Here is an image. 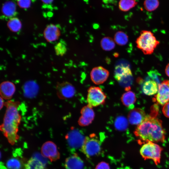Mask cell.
I'll use <instances>...</instances> for the list:
<instances>
[{"mask_svg": "<svg viewBox=\"0 0 169 169\" xmlns=\"http://www.w3.org/2000/svg\"><path fill=\"white\" fill-rule=\"evenodd\" d=\"M65 137L69 146L74 148L81 147L85 138L78 131L75 129L70 131Z\"/></svg>", "mask_w": 169, "mask_h": 169, "instance_id": "obj_11", "label": "cell"}, {"mask_svg": "<svg viewBox=\"0 0 169 169\" xmlns=\"http://www.w3.org/2000/svg\"><path fill=\"white\" fill-rule=\"evenodd\" d=\"M106 98V95L100 87L92 86L88 89L87 101L89 106L92 108L103 105Z\"/></svg>", "mask_w": 169, "mask_h": 169, "instance_id": "obj_6", "label": "cell"}, {"mask_svg": "<svg viewBox=\"0 0 169 169\" xmlns=\"http://www.w3.org/2000/svg\"><path fill=\"white\" fill-rule=\"evenodd\" d=\"M95 169H110V167L107 163L102 161L97 165Z\"/></svg>", "mask_w": 169, "mask_h": 169, "instance_id": "obj_34", "label": "cell"}, {"mask_svg": "<svg viewBox=\"0 0 169 169\" xmlns=\"http://www.w3.org/2000/svg\"><path fill=\"white\" fill-rule=\"evenodd\" d=\"M136 43L137 47L145 55L152 54L160 44L152 32L146 30L141 31Z\"/></svg>", "mask_w": 169, "mask_h": 169, "instance_id": "obj_3", "label": "cell"}, {"mask_svg": "<svg viewBox=\"0 0 169 169\" xmlns=\"http://www.w3.org/2000/svg\"><path fill=\"white\" fill-rule=\"evenodd\" d=\"M120 169H131L128 166H126L124 168H121Z\"/></svg>", "mask_w": 169, "mask_h": 169, "instance_id": "obj_39", "label": "cell"}, {"mask_svg": "<svg viewBox=\"0 0 169 169\" xmlns=\"http://www.w3.org/2000/svg\"><path fill=\"white\" fill-rule=\"evenodd\" d=\"M56 89L57 95L60 99L72 98L75 93V90L74 86L68 82L58 83Z\"/></svg>", "mask_w": 169, "mask_h": 169, "instance_id": "obj_7", "label": "cell"}, {"mask_svg": "<svg viewBox=\"0 0 169 169\" xmlns=\"http://www.w3.org/2000/svg\"><path fill=\"white\" fill-rule=\"evenodd\" d=\"M137 3L135 0H121L119 2V7L121 11L126 12L135 7Z\"/></svg>", "mask_w": 169, "mask_h": 169, "instance_id": "obj_24", "label": "cell"}, {"mask_svg": "<svg viewBox=\"0 0 169 169\" xmlns=\"http://www.w3.org/2000/svg\"><path fill=\"white\" fill-rule=\"evenodd\" d=\"M155 100L161 105L169 101V80H164L158 85V93L155 96Z\"/></svg>", "mask_w": 169, "mask_h": 169, "instance_id": "obj_9", "label": "cell"}, {"mask_svg": "<svg viewBox=\"0 0 169 169\" xmlns=\"http://www.w3.org/2000/svg\"><path fill=\"white\" fill-rule=\"evenodd\" d=\"M41 153L43 156L49 158L51 161H56L60 158L56 145L51 141H47L43 145Z\"/></svg>", "mask_w": 169, "mask_h": 169, "instance_id": "obj_8", "label": "cell"}, {"mask_svg": "<svg viewBox=\"0 0 169 169\" xmlns=\"http://www.w3.org/2000/svg\"><path fill=\"white\" fill-rule=\"evenodd\" d=\"M84 166L83 161L76 154L68 157L65 161L66 169H83Z\"/></svg>", "mask_w": 169, "mask_h": 169, "instance_id": "obj_15", "label": "cell"}, {"mask_svg": "<svg viewBox=\"0 0 169 169\" xmlns=\"http://www.w3.org/2000/svg\"><path fill=\"white\" fill-rule=\"evenodd\" d=\"M148 75L152 80L155 81L158 86L161 83V75L156 70H151L147 73Z\"/></svg>", "mask_w": 169, "mask_h": 169, "instance_id": "obj_32", "label": "cell"}, {"mask_svg": "<svg viewBox=\"0 0 169 169\" xmlns=\"http://www.w3.org/2000/svg\"><path fill=\"white\" fill-rule=\"evenodd\" d=\"M38 87L34 82L29 81L25 84L24 87L25 95L28 97H33L36 94Z\"/></svg>", "mask_w": 169, "mask_h": 169, "instance_id": "obj_23", "label": "cell"}, {"mask_svg": "<svg viewBox=\"0 0 169 169\" xmlns=\"http://www.w3.org/2000/svg\"><path fill=\"white\" fill-rule=\"evenodd\" d=\"M8 26L12 31L17 32L21 28L22 24L20 20L17 18H11L8 22Z\"/></svg>", "mask_w": 169, "mask_h": 169, "instance_id": "obj_28", "label": "cell"}, {"mask_svg": "<svg viewBox=\"0 0 169 169\" xmlns=\"http://www.w3.org/2000/svg\"><path fill=\"white\" fill-rule=\"evenodd\" d=\"M145 9L147 11L151 12L156 9L158 7L159 2L157 0H145L143 3Z\"/></svg>", "mask_w": 169, "mask_h": 169, "instance_id": "obj_30", "label": "cell"}, {"mask_svg": "<svg viewBox=\"0 0 169 169\" xmlns=\"http://www.w3.org/2000/svg\"><path fill=\"white\" fill-rule=\"evenodd\" d=\"M16 6L14 2L8 1L4 3L2 11L3 14L8 18H12L16 14Z\"/></svg>", "mask_w": 169, "mask_h": 169, "instance_id": "obj_19", "label": "cell"}, {"mask_svg": "<svg viewBox=\"0 0 169 169\" xmlns=\"http://www.w3.org/2000/svg\"><path fill=\"white\" fill-rule=\"evenodd\" d=\"M83 153L88 158L97 154L101 150V143L93 134L86 137L81 147Z\"/></svg>", "mask_w": 169, "mask_h": 169, "instance_id": "obj_5", "label": "cell"}, {"mask_svg": "<svg viewBox=\"0 0 169 169\" xmlns=\"http://www.w3.org/2000/svg\"><path fill=\"white\" fill-rule=\"evenodd\" d=\"M123 105L126 107L132 109L135 102L136 98L135 93L131 91H128L124 93L121 97Z\"/></svg>", "mask_w": 169, "mask_h": 169, "instance_id": "obj_18", "label": "cell"}, {"mask_svg": "<svg viewBox=\"0 0 169 169\" xmlns=\"http://www.w3.org/2000/svg\"><path fill=\"white\" fill-rule=\"evenodd\" d=\"M7 169H22L23 164L18 158L12 157L9 159L6 164Z\"/></svg>", "mask_w": 169, "mask_h": 169, "instance_id": "obj_29", "label": "cell"}, {"mask_svg": "<svg viewBox=\"0 0 169 169\" xmlns=\"http://www.w3.org/2000/svg\"><path fill=\"white\" fill-rule=\"evenodd\" d=\"M15 91L14 84L9 81H5L0 84V93L1 97L3 99L9 100L11 99Z\"/></svg>", "mask_w": 169, "mask_h": 169, "instance_id": "obj_13", "label": "cell"}, {"mask_svg": "<svg viewBox=\"0 0 169 169\" xmlns=\"http://www.w3.org/2000/svg\"><path fill=\"white\" fill-rule=\"evenodd\" d=\"M131 72V71L128 66L118 65L116 66L114 70V77L118 81L122 77Z\"/></svg>", "mask_w": 169, "mask_h": 169, "instance_id": "obj_20", "label": "cell"}, {"mask_svg": "<svg viewBox=\"0 0 169 169\" xmlns=\"http://www.w3.org/2000/svg\"><path fill=\"white\" fill-rule=\"evenodd\" d=\"M44 35L46 40L51 42L58 39L60 35V32L57 27L54 24H51L45 28Z\"/></svg>", "mask_w": 169, "mask_h": 169, "instance_id": "obj_16", "label": "cell"}, {"mask_svg": "<svg viewBox=\"0 0 169 169\" xmlns=\"http://www.w3.org/2000/svg\"><path fill=\"white\" fill-rule=\"evenodd\" d=\"M52 1H42V2H43L44 3H47V4H49L51 2H52Z\"/></svg>", "mask_w": 169, "mask_h": 169, "instance_id": "obj_38", "label": "cell"}, {"mask_svg": "<svg viewBox=\"0 0 169 169\" xmlns=\"http://www.w3.org/2000/svg\"><path fill=\"white\" fill-rule=\"evenodd\" d=\"M109 75V71L100 66L93 68L90 74V78L92 81L96 84L104 83L107 79Z\"/></svg>", "mask_w": 169, "mask_h": 169, "instance_id": "obj_10", "label": "cell"}, {"mask_svg": "<svg viewBox=\"0 0 169 169\" xmlns=\"http://www.w3.org/2000/svg\"><path fill=\"white\" fill-rule=\"evenodd\" d=\"M100 45L103 50L110 51L114 49L115 46V41L111 38L105 37L100 41Z\"/></svg>", "mask_w": 169, "mask_h": 169, "instance_id": "obj_25", "label": "cell"}, {"mask_svg": "<svg viewBox=\"0 0 169 169\" xmlns=\"http://www.w3.org/2000/svg\"><path fill=\"white\" fill-rule=\"evenodd\" d=\"M114 39L117 44L121 46L125 45L128 41V36L125 33L121 31H119L115 33Z\"/></svg>", "mask_w": 169, "mask_h": 169, "instance_id": "obj_26", "label": "cell"}, {"mask_svg": "<svg viewBox=\"0 0 169 169\" xmlns=\"http://www.w3.org/2000/svg\"><path fill=\"white\" fill-rule=\"evenodd\" d=\"M114 125L115 128L117 130L123 131L127 128L128 122L127 119L124 116H119L116 118Z\"/></svg>", "mask_w": 169, "mask_h": 169, "instance_id": "obj_27", "label": "cell"}, {"mask_svg": "<svg viewBox=\"0 0 169 169\" xmlns=\"http://www.w3.org/2000/svg\"><path fill=\"white\" fill-rule=\"evenodd\" d=\"M134 134L140 145L149 141L163 142L165 139V132L161 121L150 115H146L144 120L137 125Z\"/></svg>", "mask_w": 169, "mask_h": 169, "instance_id": "obj_1", "label": "cell"}, {"mask_svg": "<svg viewBox=\"0 0 169 169\" xmlns=\"http://www.w3.org/2000/svg\"><path fill=\"white\" fill-rule=\"evenodd\" d=\"M146 116L145 113L143 110L140 108H135L130 111L128 117L131 124L138 125L144 120Z\"/></svg>", "mask_w": 169, "mask_h": 169, "instance_id": "obj_14", "label": "cell"}, {"mask_svg": "<svg viewBox=\"0 0 169 169\" xmlns=\"http://www.w3.org/2000/svg\"><path fill=\"white\" fill-rule=\"evenodd\" d=\"M162 111L164 115L169 118V102H167L164 105Z\"/></svg>", "mask_w": 169, "mask_h": 169, "instance_id": "obj_35", "label": "cell"}, {"mask_svg": "<svg viewBox=\"0 0 169 169\" xmlns=\"http://www.w3.org/2000/svg\"><path fill=\"white\" fill-rule=\"evenodd\" d=\"M81 116L78 123L80 126H86L90 124L94 120L95 114L92 108L87 105L83 107L81 110Z\"/></svg>", "mask_w": 169, "mask_h": 169, "instance_id": "obj_12", "label": "cell"}, {"mask_svg": "<svg viewBox=\"0 0 169 169\" xmlns=\"http://www.w3.org/2000/svg\"><path fill=\"white\" fill-rule=\"evenodd\" d=\"M3 99L1 97H0V109L1 110L2 108H3V105H4V102Z\"/></svg>", "mask_w": 169, "mask_h": 169, "instance_id": "obj_37", "label": "cell"}, {"mask_svg": "<svg viewBox=\"0 0 169 169\" xmlns=\"http://www.w3.org/2000/svg\"><path fill=\"white\" fill-rule=\"evenodd\" d=\"M158 86L155 81L152 80H148L143 83L142 90L143 93L146 95H153L157 93Z\"/></svg>", "mask_w": 169, "mask_h": 169, "instance_id": "obj_17", "label": "cell"}, {"mask_svg": "<svg viewBox=\"0 0 169 169\" xmlns=\"http://www.w3.org/2000/svg\"><path fill=\"white\" fill-rule=\"evenodd\" d=\"M120 85L125 88L126 91H128L131 89L133 81L132 73L128 74L120 78L117 81Z\"/></svg>", "mask_w": 169, "mask_h": 169, "instance_id": "obj_21", "label": "cell"}, {"mask_svg": "<svg viewBox=\"0 0 169 169\" xmlns=\"http://www.w3.org/2000/svg\"><path fill=\"white\" fill-rule=\"evenodd\" d=\"M54 50L57 55L63 56L66 53L67 49L64 43L59 42L55 46Z\"/></svg>", "mask_w": 169, "mask_h": 169, "instance_id": "obj_31", "label": "cell"}, {"mask_svg": "<svg viewBox=\"0 0 169 169\" xmlns=\"http://www.w3.org/2000/svg\"><path fill=\"white\" fill-rule=\"evenodd\" d=\"M165 71L166 75L169 77V63L166 65Z\"/></svg>", "mask_w": 169, "mask_h": 169, "instance_id": "obj_36", "label": "cell"}, {"mask_svg": "<svg viewBox=\"0 0 169 169\" xmlns=\"http://www.w3.org/2000/svg\"><path fill=\"white\" fill-rule=\"evenodd\" d=\"M18 5L23 8H27L29 7L31 4L30 0H19L17 1Z\"/></svg>", "mask_w": 169, "mask_h": 169, "instance_id": "obj_33", "label": "cell"}, {"mask_svg": "<svg viewBox=\"0 0 169 169\" xmlns=\"http://www.w3.org/2000/svg\"><path fill=\"white\" fill-rule=\"evenodd\" d=\"M25 169H44L43 162L37 158L30 159L25 165Z\"/></svg>", "mask_w": 169, "mask_h": 169, "instance_id": "obj_22", "label": "cell"}, {"mask_svg": "<svg viewBox=\"0 0 169 169\" xmlns=\"http://www.w3.org/2000/svg\"><path fill=\"white\" fill-rule=\"evenodd\" d=\"M162 148L158 144L150 141L144 144L141 147L140 154L145 160L151 159L156 165L160 163Z\"/></svg>", "mask_w": 169, "mask_h": 169, "instance_id": "obj_4", "label": "cell"}, {"mask_svg": "<svg viewBox=\"0 0 169 169\" xmlns=\"http://www.w3.org/2000/svg\"><path fill=\"white\" fill-rule=\"evenodd\" d=\"M4 105L6 110L0 130L9 142L13 145L19 138L18 132L21 118L18 110L19 103L8 100Z\"/></svg>", "mask_w": 169, "mask_h": 169, "instance_id": "obj_2", "label": "cell"}]
</instances>
